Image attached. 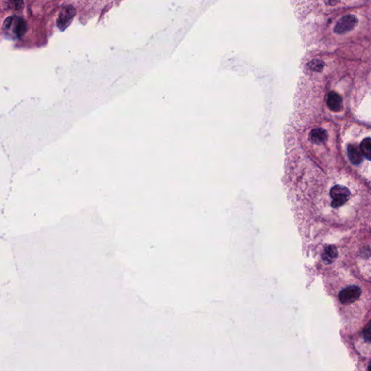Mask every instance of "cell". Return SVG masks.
Instances as JSON below:
<instances>
[{"instance_id": "1", "label": "cell", "mask_w": 371, "mask_h": 371, "mask_svg": "<svg viewBox=\"0 0 371 371\" xmlns=\"http://www.w3.org/2000/svg\"><path fill=\"white\" fill-rule=\"evenodd\" d=\"M28 25L26 20L20 16L13 15L5 19L2 26L3 33L10 39H17L27 32Z\"/></svg>"}, {"instance_id": "3", "label": "cell", "mask_w": 371, "mask_h": 371, "mask_svg": "<svg viewBox=\"0 0 371 371\" xmlns=\"http://www.w3.org/2000/svg\"><path fill=\"white\" fill-rule=\"evenodd\" d=\"M361 289L355 285L349 286L339 294V300L344 305L353 304L361 295Z\"/></svg>"}, {"instance_id": "2", "label": "cell", "mask_w": 371, "mask_h": 371, "mask_svg": "<svg viewBox=\"0 0 371 371\" xmlns=\"http://www.w3.org/2000/svg\"><path fill=\"white\" fill-rule=\"evenodd\" d=\"M351 197V192L347 186L342 184H336L330 190L331 206L340 208L345 205Z\"/></svg>"}, {"instance_id": "7", "label": "cell", "mask_w": 371, "mask_h": 371, "mask_svg": "<svg viewBox=\"0 0 371 371\" xmlns=\"http://www.w3.org/2000/svg\"><path fill=\"white\" fill-rule=\"evenodd\" d=\"M347 156L352 164L358 165L363 161V155L360 148L355 145H349L347 146Z\"/></svg>"}, {"instance_id": "4", "label": "cell", "mask_w": 371, "mask_h": 371, "mask_svg": "<svg viewBox=\"0 0 371 371\" xmlns=\"http://www.w3.org/2000/svg\"><path fill=\"white\" fill-rule=\"evenodd\" d=\"M357 23V19L353 15H347L341 17L334 28V32L337 34H344L354 29Z\"/></svg>"}, {"instance_id": "5", "label": "cell", "mask_w": 371, "mask_h": 371, "mask_svg": "<svg viewBox=\"0 0 371 371\" xmlns=\"http://www.w3.org/2000/svg\"><path fill=\"white\" fill-rule=\"evenodd\" d=\"M76 14V10L72 5L63 6L57 19V25L61 30H64L70 25Z\"/></svg>"}, {"instance_id": "6", "label": "cell", "mask_w": 371, "mask_h": 371, "mask_svg": "<svg viewBox=\"0 0 371 371\" xmlns=\"http://www.w3.org/2000/svg\"><path fill=\"white\" fill-rule=\"evenodd\" d=\"M327 105L331 111L338 112L343 108V100L341 97L336 92H330L327 99Z\"/></svg>"}, {"instance_id": "10", "label": "cell", "mask_w": 371, "mask_h": 371, "mask_svg": "<svg viewBox=\"0 0 371 371\" xmlns=\"http://www.w3.org/2000/svg\"><path fill=\"white\" fill-rule=\"evenodd\" d=\"M360 149L362 155L366 157V159L371 161V139L366 138L362 141L360 145Z\"/></svg>"}, {"instance_id": "13", "label": "cell", "mask_w": 371, "mask_h": 371, "mask_svg": "<svg viewBox=\"0 0 371 371\" xmlns=\"http://www.w3.org/2000/svg\"><path fill=\"white\" fill-rule=\"evenodd\" d=\"M368 371H371V362L370 363V365H369V369H368Z\"/></svg>"}, {"instance_id": "12", "label": "cell", "mask_w": 371, "mask_h": 371, "mask_svg": "<svg viewBox=\"0 0 371 371\" xmlns=\"http://www.w3.org/2000/svg\"><path fill=\"white\" fill-rule=\"evenodd\" d=\"M363 335H364V338L366 341H371V323L366 327L364 333H363Z\"/></svg>"}, {"instance_id": "8", "label": "cell", "mask_w": 371, "mask_h": 371, "mask_svg": "<svg viewBox=\"0 0 371 371\" xmlns=\"http://www.w3.org/2000/svg\"><path fill=\"white\" fill-rule=\"evenodd\" d=\"M338 257V251L337 247L333 245H328L323 248L321 253V259L325 264H331L337 259Z\"/></svg>"}, {"instance_id": "9", "label": "cell", "mask_w": 371, "mask_h": 371, "mask_svg": "<svg viewBox=\"0 0 371 371\" xmlns=\"http://www.w3.org/2000/svg\"><path fill=\"white\" fill-rule=\"evenodd\" d=\"M328 135L326 130L323 128H315L312 129L309 135V139L311 142L315 145L324 143L326 140Z\"/></svg>"}, {"instance_id": "11", "label": "cell", "mask_w": 371, "mask_h": 371, "mask_svg": "<svg viewBox=\"0 0 371 371\" xmlns=\"http://www.w3.org/2000/svg\"><path fill=\"white\" fill-rule=\"evenodd\" d=\"M324 67V63L321 60H313L309 63V67L315 71H320L323 70Z\"/></svg>"}]
</instances>
